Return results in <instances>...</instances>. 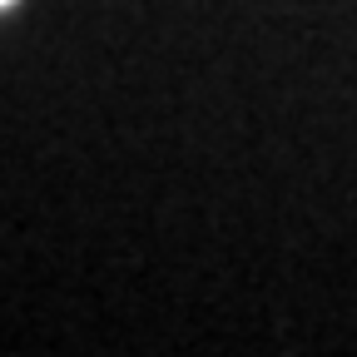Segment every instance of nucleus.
I'll list each match as a JSON object with an SVG mask.
<instances>
[{"label": "nucleus", "mask_w": 357, "mask_h": 357, "mask_svg": "<svg viewBox=\"0 0 357 357\" xmlns=\"http://www.w3.org/2000/svg\"><path fill=\"white\" fill-rule=\"evenodd\" d=\"M0 6H6V0H0Z\"/></svg>", "instance_id": "nucleus-1"}]
</instances>
